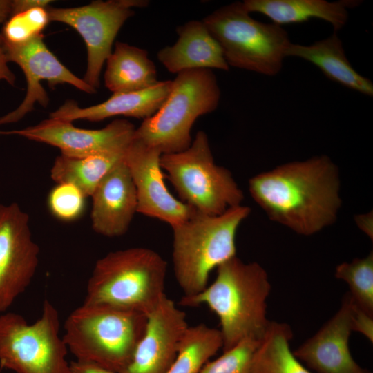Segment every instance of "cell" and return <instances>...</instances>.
<instances>
[{"label":"cell","instance_id":"6da1fadb","mask_svg":"<svg viewBox=\"0 0 373 373\" xmlns=\"http://www.w3.org/2000/svg\"><path fill=\"white\" fill-rule=\"evenodd\" d=\"M339 189L337 166L326 155L286 163L249 180L252 198L269 218L303 236L336 220Z\"/></svg>","mask_w":373,"mask_h":373},{"label":"cell","instance_id":"7a4b0ae2","mask_svg":"<svg viewBox=\"0 0 373 373\" xmlns=\"http://www.w3.org/2000/svg\"><path fill=\"white\" fill-rule=\"evenodd\" d=\"M214 281L200 294L182 297L180 304L206 305L218 316L223 352L247 338L260 340L270 321L267 298L271 285L265 269L236 256L218 267Z\"/></svg>","mask_w":373,"mask_h":373},{"label":"cell","instance_id":"3957f363","mask_svg":"<svg viewBox=\"0 0 373 373\" xmlns=\"http://www.w3.org/2000/svg\"><path fill=\"white\" fill-rule=\"evenodd\" d=\"M249 213L242 204L217 216L194 211L172 227L173 271L183 297L202 292L211 272L236 256V233Z\"/></svg>","mask_w":373,"mask_h":373},{"label":"cell","instance_id":"277c9868","mask_svg":"<svg viewBox=\"0 0 373 373\" xmlns=\"http://www.w3.org/2000/svg\"><path fill=\"white\" fill-rule=\"evenodd\" d=\"M166 270L165 260L149 248L109 252L96 262L84 303L147 315L166 296Z\"/></svg>","mask_w":373,"mask_h":373},{"label":"cell","instance_id":"5b68a950","mask_svg":"<svg viewBox=\"0 0 373 373\" xmlns=\"http://www.w3.org/2000/svg\"><path fill=\"white\" fill-rule=\"evenodd\" d=\"M146 322L141 312L83 303L67 317L62 337L76 360L120 373L130 363Z\"/></svg>","mask_w":373,"mask_h":373},{"label":"cell","instance_id":"8992f818","mask_svg":"<svg viewBox=\"0 0 373 373\" xmlns=\"http://www.w3.org/2000/svg\"><path fill=\"white\" fill-rule=\"evenodd\" d=\"M220 95L212 70L180 72L172 80L170 93L163 104L135 128L133 138L162 155L182 152L192 143L191 130L195 120L218 108Z\"/></svg>","mask_w":373,"mask_h":373},{"label":"cell","instance_id":"52a82bcc","mask_svg":"<svg viewBox=\"0 0 373 373\" xmlns=\"http://www.w3.org/2000/svg\"><path fill=\"white\" fill-rule=\"evenodd\" d=\"M229 65L267 76L282 70L291 44L280 25L254 19L243 2L222 6L202 19Z\"/></svg>","mask_w":373,"mask_h":373},{"label":"cell","instance_id":"ba28073f","mask_svg":"<svg viewBox=\"0 0 373 373\" xmlns=\"http://www.w3.org/2000/svg\"><path fill=\"white\" fill-rule=\"evenodd\" d=\"M160 165L181 201L196 211L217 216L241 205L242 191L231 172L215 163L203 131L196 133L187 149L162 155Z\"/></svg>","mask_w":373,"mask_h":373},{"label":"cell","instance_id":"9c48e42d","mask_svg":"<svg viewBox=\"0 0 373 373\" xmlns=\"http://www.w3.org/2000/svg\"><path fill=\"white\" fill-rule=\"evenodd\" d=\"M60 318L48 299L40 317L29 324L20 314L0 316V365L16 373H70Z\"/></svg>","mask_w":373,"mask_h":373},{"label":"cell","instance_id":"30bf717a","mask_svg":"<svg viewBox=\"0 0 373 373\" xmlns=\"http://www.w3.org/2000/svg\"><path fill=\"white\" fill-rule=\"evenodd\" d=\"M147 0L93 1L75 8H51L46 10L50 21L66 23L83 38L87 48V69L83 79L97 90L104 64L111 54L114 39L131 17L133 8H146Z\"/></svg>","mask_w":373,"mask_h":373},{"label":"cell","instance_id":"8fae6325","mask_svg":"<svg viewBox=\"0 0 373 373\" xmlns=\"http://www.w3.org/2000/svg\"><path fill=\"white\" fill-rule=\"evenodd\" d=\"M39 256L28 215L17 203L0 204V312L6 311L30 285Z\"/></svg>","mask_w":373,"mask_h":373},{"label":"cell","instance_id":"7c38bea8","mask_svg":"<svg viewBox=\"0 0 373 373\" xmlns=\"http://www.w3.org/2000/svg\"><path fill=\"white\" fill-rule=\"evenodd\" d=\"M7 59L20 66L27 81V92L21 104L13 111L0 117V125L17 122L32 111L36 103L46 107L49 99L41 82L51 87L69 84L79 90L95 93L97 90L68 69L48 48L39 35L22 44H10L2 39Z\"/></svg>","mask_w":373,"mask_h":373},{"label":"cell","instance_id":"4fadbf2b","mask_svg":"<svg viewBox=\"0 0 373 373\" xmlns=\"http://www.w3.org/2000/svg\"><path fill=\"white\" fill-rule=\"evenodd\" d=\"M135 128L126 119H115L101 129H84L69 121L50 117L35 126L21 130L0 131L16 134L29 140L59 148L61 155L70 157L124 153L134 137Z\"/></svg>","mask_w":373,"mask_h":373},{"label":"cell","instance_id":"5bb4252c","mask_svg":"<svg viewBox=\"0 0 373 373\" xmlns=\"http://www.w3.org/2000/svg\"><path fill=\"white\" fill-rule=\"evenodd\" d=\"M161 155L157 149L133 138L126 151L124 161L136 190L137 212L173 227L188 219L195 210L167 189L160 165Z\"/></svg>","mask_w":373,"mask_h":373},{"label":"cell","instance_id":"9a60e30c","mask_svg":"<svg viewBox=\"0 0 373 373\" xmlns=\"http://www.w3.org/2000/svg\"><path fill=\"white\" fill-rule=\"evenodd\" d=\"M144 333L120 373H167L189 327L184 311L166 295L147 315Z\"/></svg>","mask_w":373,"mask_h":373},{"label":"cell","instance_id":"2e32d148","mask_svg":"<svg viewBox=\"0 0 373 373\" xmlns=\"http://www.w3.org/2000/svg\"><path fill=\"white\" fill-rule=\"evenodd\" d=\"M352 306L347 293L338 312L293 352L294 356L316 373H370L354 360L350 350Z\"/></svg>","mask_w":373,"mask_h":373},{"label":"cell","instance_id":"e0dca14e","mask_svg":"<svg viewBox=\"0 0 373 373\" xmlns=\"http://www.w3.org/2000/svg\"><path fill=\"white\" fill-rule=\"evenodd\" d=\"M90 197L93 229L110 238L126 233L137 213V200L135 184L124 160L103 178Z\"/></svg>","mask_w":373,"mask_h":373},{"label":"cell","instance_id":"ac0fdd59","mask_svg":"<svg viewBox=\"0 0 373 373\" xmlns=\"http://www.w3.org/2000/svg\"><path fill=\"white\" fill-rule=\"evenodd\" d=\"M172 80L159 81L155 86L139 91L113 93L107 100L89 107H79L69 100L50 117L73 122L75 120L99 122L114 116L131 117L143 120L151 117L167 98Z\"/></svg>","mask_w":373,"mask_h":373},{"label":"cell","instance_id":"d6986e66","mask_svg":"<svg viewBox=\"0 0 373 373\" xmlns=\"http://www.w3.org/2000/svg\"><path fill=\"white\" fill-rule=\"evenodd\" d=\"M177 41L160 49L158 61L172 73L198 68L228 70L222 48L202 20H191L176 28Z\"/></svg>","mask_w":373,"mask_h":373},{"label":"cell","instance_id":"ffe728a7","mask_svg":"<svg viewBox=\"0 0 373 373\" xmlns=\"http://www.w3.org/2000/svg\"><path fill=\"white\" fill-rule=\"evenodd\" d=\"M250 12H258L269 17L272 23L280 25L300 23L318 19L330 23L337 32L347 23L348 9L359 5V1L341 0H245Z\"/></svg>","mask_w":373,"mask_h":373},{"label":"cell","instance_id":"44dd1931","mask_svg":"<svg viewBox=\"0 0 373 373\" xmlns=\"http://www.w3.org/2000/svg\"><path fill=\"white\" fill-rule=\"evenodd\" d=\"M286 57L303 59L318 67L329 79L367 96H373L372 82L352 67L337 32L310 45L291 42Z\"/></svg>","mask_w":373,"mask_h":373},{"label":"cell","instance_id":"7402d4cb","mask_svg":"<svg viewBox=\"0 0 373 373\" xmlns=\"http://www.w3.org/2000/svg\"><path fill=\"white\" fill-rule=\"evenodd\" d=\"M106 62L104 84L113 93L144 90L159 82L155 65L143 48L117 41Z\"/></svg>","mask_w":373,"mask_h":373},{"label":"cell","instance_id":"603a6c76","mask_svg":"<svg viewBox=\"0 0 373 373\" xmlns=\"http://www.w3.org/2000/svg\"><path fill=\"white\" fill-rule=\"evenodd\" d=\"M290 327L270 321L254 353L253 373H311L291 352Z\"/></svg>","mask_w":373,"mask_h":373},{"label":"cell","instance_id":"cb8c5ba5","mask_svg":"<svg viewBox=\"0 0 373 373\" xmlns=\"http://www.w3.org/2000/svg\"><path fill=\"white\" fill-rule=\"evenodd\" d=\"M125 153H109L81 158L61 155L53 163L50 177L57 184H72L86 197H90L103 178L124 160Z\"/></svg>","mask_w":373,"mask_h":373},{"label":"cell","instance_id":"d4e9b609","mask_svg":"<svg viewBox=\"0 0 373 373\" xmlns=\"http://www.w3.org/2000/svg\"><path fill=\"white\" fill-rule=\"evenodd\" d=\"M222 345L219 329L204 324L189 326L167 373H200L209 359L222 348Z\"/></svg>","mask_w":373,"mask_h":373},{"label":"cell","instance_id":"484cf974","mask_svg":"<svg viewBox=\"0 0 373 373\" xmlns=\"http://www.w3.org/2000/svg\"><path fill=\"white\" fill-rule=\"evenodd\" d=\"M335 276L348 285L349 294L354 303L368 314L373 316V254L355 258L350 262L338 265Z\"/></svg>","mask_w":373,"mask_h":373},{"label":"cell","instance_id":"4316f807","mask_svg":"<svg viewBox=\"0 0 373 373\" xmlns=\"http://www.w3.org/2000/svg\"><path fill=\"white\" fill-rule=\"evenodd\" d=\"M49 21L46 8H32L11 16L6 21L1 35L6 42L22 44L42 35Z\"/></svg>","mask_w":373,"mask_h":373},{"label":"cell","instance_id":"83f0119b","mask_svg":"<svg viewBox=\"0 0 373 373\" xmlns=\"http://www.w3.org/2000/svg\"><path fill=\"white\" fill-rule=\"evenodd\" d=\"M260 340L247 338L212 361L207 362L200 373H253L251 361Z\"/></svg>","mask_w":373,"mask_h":373},{"label":"cell","instance_id":"f1b7e54d","mask_svg":"<svg viewBox=\"0 0 373 373\" xmlns=\"http://www.w3.org/2000/svg\"><path fill=\"white\" fill-rule=\"evenodd\" d=\"M86 198L75 185L59 183L50 192L48 204L51 213L57 218L70 221L82 214Z\"/></svg>","mask_w":373,"mask_h":373},{"label":"cell","instance_id":"f546056e","mask_svg":"<svg viewBox=\"0 0 373 373\" xmlns=\"http://www.w3.org/2000/svg\"><path fill=\"white\" fill-rule=\"evenodd\" d=\"M352 330L373 342V316L361 309L353 300L352 312Z\"/></svg>","mask_w":373,"mask_h":373},{"label":"cell","instance_id":"4dcf8cb0","mask_svg":"<svg viewBox=\"0 0 373 373\" xmlns=\"http://www.w3.org/2000/svg\"><path fill=\"white\" fill-rule=\"evenodd\" d=\"M70 373H116L96 364L77 360L70 362Z\"/></svg>","mask_w":373,"mask_h":373},{"label":"cell","instance_id":"1f68e13d","mask_svg":"<svg viewBox=\"0 0 373 373\" xmlns=\"http://www.w3.org/2000/svg\"><path fill=\"white\" fill-rule=\"evenodd\" d=\"M50 3V0H14L12 16L35 8H47Z\"/></svg>","mask_w":373,"mask_h":373},{"label":"cell","instance_id":"d6a6232c","mask_svg":"<svg viewBox=\"0 0 373 373\" xmlns=\"http://www.w3.org/2000/svg\"><path fill=\"white\" fill-rule=\"evenodd\" d=\"M8 59L4 52L2 37L0 33V80H5L9 84L14 86L15 84V76L8 66Z\"/></svg>","mask_w":373,"mask_h":373},{"label":"cell","instance_id":"836d02e7","mask_svg":"<svg viewBox=\"0 0 373 373\" xmlns=\"http://www.w3.org/2000/svg\"><path fill=\"white\" fill-rule=\"evenodd\" d=\"M12 1L0 0V23L6 21L12 13Z\"/></svg>","mask_w":373,"mask_h":373},{"label":"cell","instance_id":"e575fe53","mask_svg":"<svg viewBox=\"0 0 373 373\" xmlns=\"http://www.w3.org/2000/svg\"><path fill=\"white\" fill-rule=\"evenodd\" d=\"M356 223L362 231L372 238V227H370V214L358 216Z\"/></svg>","mask_w":373,"mask_h":373},{"label":"cell","instance_id":"d590c367","mask_svg":"<svg viewBox=\"0 0 373 373\" xmlns=\"http://www.w3.org/2000/svg\"><path fill=\"white\" fill-rule=\"evenodd\" d=\"M371 373V372H370Z\"/></svg>","mask_w":373,"mask_h":373}]
</instances>
